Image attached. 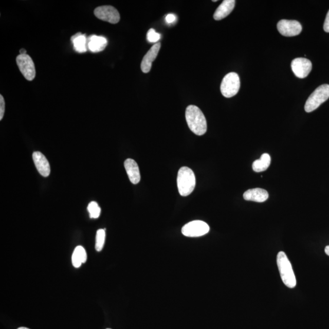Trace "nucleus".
<instances>
[{"label":"nucleus","mask_w":329,"mask_h":329,"mask_svg":"<svg viewBox=\"0 0 329 329\" xmlns=\"http://www.w3.org/2000/svg\"><path fill=\"white\" fill-rule=\"evenodd\" d=\"M186 118L190 130L197 136H203L207 131V121L205 115L198 107L190 105L187 107Z\"/></svg>","instance_id":"1"},{"label":"nucleus","mask_w":329,"mask_h":329,"mask_svg":"<svg viewBox=\"0 0 329 329\" xmlns=\"http://www.w3.org/2000/svg\"><path fill=\"white\" fill-rule=\"evenodd\" d=\"M277 264L284 284L289 288H294L296 285V279L291 262L284 252H279L277 256Z\"/></svg>","instance_id":"2"},{"label":"nucleus","mask_w":329,"mask_h":329,"mask_svg":"<svg viewBox=\"0 0 329 329\" xmlns=\"http://www.w3.org/2000/svg\"><path fill=\"white\" fill-rule=\"evenodd\" d=\"M177 184L181 196L190 195L196 185L195 176L193 171L187 167L180 168L177 174Z\"/></svg>","instance_id":"3"},{"label":"nucleus","mask_w":329,"mask_h":329,"mask_svg":"<svg viewBox=\"0 0 329 329\" xmlns=\"http://www.w3.org/2000/svg\"><path fill=\"white\" fill-rule=\"evenodd\" d=\"M329 98V85L323 84L318 87L307 99L305 105V111L311 113L320 107V105Z\"/></svg>","instance_id":"4"},{"label":"nucleus","mask_w":329,"mask_h":329,"mask_svg":"<svg viewBox=\"0 0 329 329\" xmlns=\"http://www.w3.org/2000/svg\"><path fill=\"white\" fill-rule=\"evenodd\" d=\"M240 87L239 76L234 72H231L223 78L221 84L222 94L226 98H231L237 94Z\"/></svg>","instance_id":"5"},{"label":"nucleus","mask_w":329,"mask_h":329,"mask_svg":"<svg viewBox=\"0 0 329 329\" xmlns=\"http://www.w3.org/2000/svg\"><path fill=\"white\" fill-rule=\"evenodd\" d=\"M209 226L200 220L191 222L186 224L182 228L184 235L189 237H198L207 234L209 232Z\"/></svg>","instance_id":"6"},{"label":"nucleus","mask_w":329,"mask_h":329,"mask_svg":"<svg viewBox=\"0 0 329 329\" xmlns=\"http://www.w3.org/2000/svg\"><path fill=\"white\" fill-rule=\"evenodd\" d=\"M16 64L20 71L26 80L31 81L35 77V68L34 62L28 54H20L16 58Z\"/></svg>","instance_id":"7"},{"label":"nucleus","mask_w":329,"mask_h":329,"mask_svg":"<svg viewBox=\"0 0 329 329\" xmlns=\"http://www.w3.org/2000/svg\"><path fill=\"white\" fill-rule=\"evenodd\" d=\"M94 14L98 19L112 24H117L120 20L119 12L112 6H100L95 9Z\"/></svg>","instance_id":"8"},{"label":"nucleus","mask_w":329,"mask_h":329,"mask_svg":"<svg viewBox=\"0 0 329 329\" xmlns=\"http://www.w3.org/2000/svg\"><path fill=\"white\" fill-rule=\"evenodd\" d=\"M277 26L279 32L286 37L298 35L300 34L302 29L300 23L288 20H282L278 22Z\"/></svg>","instance_id":"9"},{"label":"nucleus","mask_w":329,"mask_h":329,"mask_svg":"<svg viewBox=\"0 0 329 329\" xmlns=\"http://www.w3.org/2000/svg\"><path fill=\"white\" fill-rule=\"evenodd\" d=\"M291 69L296 77L305 78L310 73L312 64L307 59L296 58L291 62Z\"/></svg>","instance_id":"10"},{"label":"nucleus","mask_w":329,"mask_h":329,"mask_svg":"<svg viewBox=\"0 0 329 329\" xmlns=\"http://www.w3.org/2000/svg\"><path fill=\"white\" fill-rule=\"evenodd\" d=\"M160 45V42L156 43L143 57L141 63V69L143 73L147 74L150 71L151 67H152L153 62L155 60L158 53H159Z\"/></svg>","instance_id":"11"},{"label":"nucleus","mask_w":329,"mask_h":329,"mask_svg":"<svg viewBox=\"0 0 329 329\" xmlns=\"http://www.w3.org/2000/svg\"><path fill=\"white\" fill-rule=\"evenodd\" d=\"M33 160L39 173L42 176L48 177L50 174V166L47 158L41 152L36 151L32 154Z\"/></svg>","instance_id":"12"},{"label":"nucleus","mask_w":329,"mask_h":329,"mask_svg":"<svg viewBox=\"0 0 329 329\" xmlns=\"http://www.w3.org/2000/svg\"><path fill=\"white\" fill-rule=\"evenodd\" d=\"M124 166L131 182L133 184L139 183L141 176L139 168L136 161L132 159H127L125 160Z\"/></svg>","instance_id":"13"},{"label":"nucleus","mask_w":329,"mask_h":329,"mask_svg":"<svg viewBox=\"0 0 329 329\" xmlns=\"http://www.w3.org/2000/svg\"><path fill=\"white\" fill-rule=\"evenodd\" d=\"M107 45V40L103 36L92 35L87 39V48L92 52L103 51Z\"/></svg>","instance_id":"14"},{"label":"nucleus","mask_w":329,"mask_h":329,"mask_svg":"<svg viewBox=\"0 0 329 329\" xmlns=\"http://www.w3.org/2000/svg\"><path fill=\"white\" fill-rule=\"evenodd\" d=\"M268 197L267 191L260 188L249 189L243 194V197L245 200L257 203L265 202L268 199Z\"/></svg>","instance_id":"15"},{"label":"nucleus","mask_w":329,"mask_h":329,"mask_svg":"<svg viewBox=\"0 0 329 329\" xmlns=\"http://www.w3.org/2000/svg\"><path fill=\"white\" fill-rule=\"evenodd\" d=\"M235 5V0H225L223 1L216 9L215 14L213 15L214 19L216 21H221V20L226 18L234 9Z\"/></svg>","instance_id":"16"},{"label":"nucleus","mask_w":329,"mask_h":329,"mask_svg":"<svg viewBox=\"0 0 329 329\" xmlns=\"http://www.w3.org/2000/svg\"><path fill=\"white\" fill-rule=\"evenodd\" d=\"M71 41L73 43L75 50L80 53L87 50V39L86 35L78 32L72 36Z\"/></svg>","instance_id":"17"},{"label":"nucleus","mask_w":329,"mask_h":329,"mask_svg":"<svg viewBox=\"0 0 329 329\" xmlns=\"http://www.w3.org/2000/svg\"><path fill=\"white\" fill-rule=\"evenodd\" d=\"M87 259V253L85 249L81 246H78L75 249L72 255V264L75 268L80 267L82 263L86 262Z\"/></svg>","instance_id":"18"},{"label":"nucleus","mask_w":329,"mask_h":329,"mask_svg":"<svg viewBox=\"0 0 329 329\" xmlns=\"http://www.w3.org/2000/svg\"><path fill=\"white\" fill-rule=\"evenodd\" d=\"M271 163V157L267 153L263 154L261 159L256 160L252 163V169L255 172L260 173L267 170Z\"/></svg>","instance_id":"19"},{"label":"nucleus","mask_w":329,"mask_h":329,"mask_svg":"<svg viewBox=\"0 0 329 329\" xmlns=\"http://www.w3.org/2000/svg\"><path fill=\"white\" fill-rule=\"evenodd\" d=\"M105 239H106V232L104 229H99L97 232L96 235V245H95V249L98 252H100L103 249Z\"/></svg>","instance_id":"20"},{"label":"nucleus","mask_w":329,"mask_h":329,"mask_svg":"<svg viewBox=\"0 0 329 329\" xmlns=\"http://www.w3.org/2000/svg\"><path fill=\"white\" fill-rule=\"evenodd\" d=\"M87 210L90 214L91 218H98L100 216L101 208L99 207L98 203L95 202H92L89 203L87 207Z\"/></svg>","instance_id":"21"},{"label":"nucleus","mask_w":329,"mask_h":329,"mask_svg":"<svg viewBox=\"0 0 329 329\" xmlns=\"http://www.w3.org/2000/svg\"><path fill=\"white\" fill-rule=\"evenodd\" d=\"M160 34L156 32L154 29H150L148 32V41L151 43H156L160 39Z\"/></svg>","instance_id":"22"},{"label":"nucleus","mask_w":329,"mask_h":329,"mask_svg":"<svg viewBox=\"0 0 329 329\" xmlns=\"http://www.w3.org/2000/svg\"><path fill=\"white\" fill-rule=\"evenodd\" d=\"M5 112V101L3 95H0V120L4 117Z\"/></svg>","instance_id":"23"},{"label":"nucleus","mask_w":329,"mask_h":329,"mask_svg":"<svg viewBox=\"0 0 329 329\" xmlns=\"http://www.w3.org/2000/svg\"><path fill=\"white\" fill-rule=\"evenodd\" d=\"M176 19V15L173 14L167 15L166 18V22L169 23V24H172V23L175 22Z\"/></svg>","instance_id":"24"},{"label":"nucleus","mask_w":329,"mask_h":329,"mask_svg":"<svg viewBox=\"0 0 329 329\" xmlns=\"http://www.w3.org/2000/svg\"><path fill=\"white\" fill-rule=\"evenodd\" d=\"M323 28L325 32H329V11L327 12L326 17H325Z\"/></svg>","instance_id":"25"},{"label":"nucleus","mask_w":329,"mask_h":329,"mask_svg":"<svg viewBox=\"0 0 329 329\" xmlns=\"http://www.w3.org/2000/svg\"><path fill=\"white\" fill-rule=\"evenodd\" d=\"M20 53H21V54H26V49L24 48L21 49V50H20Z\"/></svg>","instance_id":"26"},{"label":"nucleus","mask_w":329,"mask_h":329,"mask_svg":"<svg viewBox=\"0 0 329 329\" xmlns=\"http://www.w3.org/2000/svg\"><path fill=\"white\" fill-rule=\"evenodd\" d=\"M325 254L329 256V245L325 247Z\"/></svg>","instance_id":"27"},{"label":"nucleus","mask_w":329,"mask_h":329,"mask_svg":"<svg viewBox=\"0 0 329 329\" xmlns=\"http://www.w3.org/2000/svg\"><path fill=\"white\" fill-rule=\"evenodd\" d=\"M17 329H29V328H26V327H19Z\"/></svg>","instance_id":"28"},{"label":"nucleus","mask_w":329,"mask_h":329,"mask_svg":"<svg viewBox=\"0 0 329 329\" xmlns=\"http://www.w3.org/2000/svg\"><path fill=\"white\" fill-rule=\"evenodd\" d=\"M107 329H111V328H107Z\"/></svg>","instance_id":"29"}]
</instances>
